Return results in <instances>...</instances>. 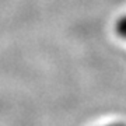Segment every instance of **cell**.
<instances>
[{
  "label": "cell",
  "instance_id": "obj_1",
  "mask_svg": "<svg viewBox=\"0 0 126 126\" xmlns=\"http://www.w3.org/2000/svg\"><path fill=\"white\" fill-rule=\"evenodd\" d=\"M115 32L119 38L126 41V14L118 18V21L115 23Z\"/></svg>",
  "mask_w": 126,
  "mask_h": 126
},
{
  "label": "cell",
  "instance_id": "obj_2",
  "mask_svg": "<svg viewBox=\"0 0 126 126\" xmlns=\"http://www.w3.org/2000/svg\"><path fill=\"white\" fill-rule=\"evenodd\" d=\"M105 126H126V123H123V122H115V123H108V125Z\"/></svg>",
  "mask_w": 126,
  "mask_h": 126
}]
</instances>
